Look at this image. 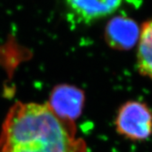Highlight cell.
Returning a JSON list of instances; mask_svg holds the SVG:
<instances>
[{"mask_svg":"<svg viewBox=\"0 0 152 152\" xmlns=\"http://www.w3.org/2000/svg\"><path fill=\"white\" fill-rule=\"evenodd\" d=\"M0 152H87L74 123L58 116L48 103L17 102L0 133Z\"/></svg>","mask_w":152,"mask_h":152,"instance_id":"obj_1","label":"cell"},{"mask_svg":"<svg viewBox=\"0 0 152 152\" xmlns=\"http://www.w3.org/2000/svg\"><path fill=\"white\" fill-rule=\"evenodd\" d=\"M116 130L134 141L148 139L152 134V111L139 101H128L120 108L115 119Z\"/></svg>","mask_w":152,"mask_h":152,"instance_id":"obj_2","label":"cell"},{"mask_svg":"<svg viewBox=\"0 0 152 152\" xmlns=\"http://www.w3.org/2000/svg\"><path fill=\"white\" fill-rule=\"evenodd\" d=\"M84 101V93L81 89L63 84L53 89L48 105L58 116L74 122L81 114Z\"/></svg>","mask_w":152,"mask_h":152,"instance_id":"obj_3","label":"cell"},{"mask_svg":"<svg viewBox=\"0 0 152 152\" xmlns=\"http://www.w3.org/2000/svg\"><path fill=\"white\" fill-rule=\"evenodd\" d=\"M73 19L80 23H91L114 13L122 0H65Z\"/></svg>","mask_w":152,"mask_h":152,"instance_id":"obj_4","label":"cell"},{"mask_svg":"<svg viewBox=\"0 0 152 152\" xmlns=\"http://www.w3.org/2000/svg\"><path fill=\"white\" fill-rule=\"evenodd\" d=\"M141 30L137 23L126 16H115L105 29L104 38L108 45L117 50H127L139 41Z\"/></svg>","mask_w":152,"mask_h":152,"instance_id":"obj_5","label":"cell"},{"mask_svg":"<svg viewBox=\"0 0 152 152\" xmlns=\"http://www.w3.org/2000/svg\"><path fill=\"white\" fill-rule=\"evenodd\" d=\"M137 65L141 75L152 79V19L145 22L141 28Z\"/></svg>","mask_w":152,"mask_h":152,"instance_id":"obj_6","label":"cell"}]
</instances>
